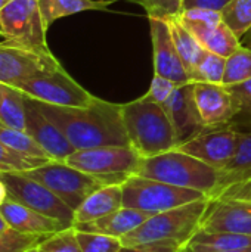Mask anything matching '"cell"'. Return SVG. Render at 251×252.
Returning <instances> with one entry per match:
<instances>
[{
  "label": "cell",
  "mask_w": 251,
  "mask_h": 252,
  "mask_svg": "<svg viewBox=\"0 0 251 252\" xmlns=\"http://www.w3.org/2000/svg\"><path fill=\"white\" fill-rule=\"evenodd\" d=\"M212 198H204L148 217L136 230L121 239L123 245L167 244L185 248L200 230Z\"/></svg>",
  "instance_id": "4"
},
{
  "label": "cell",
  "mask_w": 251,
  "mask_h": 252,
  "mask_svg": "<svg viewBox=\"0 0 251 252\" xmlns=\"http://www.w3.org/2000/svg\"><path fill=\"white\" fill-rule=\"evenodd\" d=\"M36 250L40 252H81L74 227L47 236Z\"/></svg>",
  "instance_id": "34"
},
{
  "label": "cell",
  "mask_w": 251,
  "mask_h": 252,
  "mask_svg": "<svg viewBox=\"0 0 251 252\" xmlns=\"http://www.w3.org/2000/svg\"><path fill=\"white\" fill-rule=\"evenodd\" d=\"M28 252H40V251H37V250L34 248V250H31V251H28Z\"/></svg>",
  "instance_id": "47"
},
{
  "label": "cell",
  "mask_w": 251,
  "mask_h": 252,
  "mask_svg": "<svg viewBox=\"0 0 251 252\" xmlns=\"http://www.w3.org/2000/svg\"><path fill=\"white\" fill-rule=\"evenodd\" d=\"M47 28L38 0H10L0 10V35L9 43L46 50Z\"/></svg>",
  "instance_id": "7"
},
{
  "label": "cell",
  "mask_w": 251,
  "mask_h": 252,
  "mask_svg": "<svg viewBox=\"0 0 251 252\" xmlns=\"http://www.w3.org/2000/svg\"><path fill=\"white\" fill-rule=\"evenodd\" d=\"M231 0H183V9H194V7H201V9H210V10H217L222 12L225 6Z\"/></svg>",
  "instance_id": "41"
},
{
  "label": "cell",
  "mask_w": 251,
  "mask_h": 252,
  "mask_svg": "<svg viewBox=\"0 0 251 252\" xmlns=\"http://www.w3.org/2000/svg\"><path fill=\"white\" fill-rule=\"evenodd\" d=\"M251 78V49L240 46L232 55L226 58L225 75L222 84L232 87Z\"/></svg>",
  "instance_id": "29"
},
{
  "label": "cell",
  "mask_w": 251,
  "mask_h": 252,
  "mask_svg": "<svg viewBox=\"0 0 251 252\" xmlns=\"http://www.w3.org/2000/svg\"><path fill=\"white\" fill-rule=\"evenodd\" d=\"M130 148L141 158H151L178 148L176 133L163 105L139 97L120 105Z\"/></svg>",
  "instance_id": "3"
},
{
  "label": "cell",
  "mask_w": 251,
  "mask_h": 252,
  "mask_svg": "<svg viewBox=\"0 0 251 252\" xmlns=\"http://www.w3.org/2000/svg\"><path fill=\"white\" fill-rule=\"evenodd\" d=\"M228 89L234 97V102H235V106L238 111V117L244 115V117L251 118V78L241 84H237V86H232Z\"/></svg>",
  "instance_id": "37"
},
{
  "label": "cell",
  "mask_w": 251,
  "mask_h": 252,
  "mask_svg": "<svg viewBox=\"0 0 251 252\" xmlns=\"http://www.w3.org/2000/svg\"><path fill=\"white\" fill-rule=\"evenodd\" d=\"M18 90L34 100L58 106H84L96 100V96L81 87L62 65L28 78Z\"/></svg>",
  "instance_id": "8"
},
{
  "label": "cell",
  "mask_w": 251,
  "mask_h": 252,
  "mask_svg": "<svg viewBox=\"0 0 251 252\" xmlns=\"http://www.w3.org/2000/svg\"><path fill=\"white\" fill-rule=\"evenodd\" d=\"M123 207L121 185H104L92 192L75 210V224L102 219Z\"/></svg>",
  "instance_id": "20"
},
{
  "label": "cell",
  "mask_w": 251,
  "mask_h": 252,
  "mask_svg": "<svg viewBox=\"0 0 251 252\" xmlns=\"http://www.w3.org/2000/svg\"><path fill=\"white\" fill-rule=\"evenodd\" d=\"M0 180L7 189V196L25 207L58 220L65 227H74L75 211L43 183L24 173H0Z\"/></svg>",
  "instance_id": "9"
},
{
  "label": "cell",
  "mask_w": 251,
  "mask_h": 252,
  "mask_svg": "<svg viewBox=\"0 0 251 252\" xmlns=\"http://www.w3.org/2000/svg\"><path fill=\"white\" fill-rule=\"evenodd\" d=\"M244 38H246V47L251 49V28H250V31L244 35Z\"/></svg>",
  "instance_id": "44"
},
{
  "label": "cell",
  "mask_w": 251,
  "mask_h": 252,
  "mask_svg": "<svg viewBox=\"0 0 251 252\" xmlns=\"http://www.w3.org/2000/svg\"><path fill=\"white\" fill-rule=\"evenodd\" d=\"M222 173H223V182H222V188H220L219 193L222 190H225L226 188L235 185V183H240V182H244V180L250 179L251 131H241V139H240V145L237 148V152H235L234 158L231 159V162L222 170Z\"/></svg>",
  "instance_id": "26"
},
{
  "label": "cell",
  "mask_w": 251,
  "mask_h": 252,
  "mask_svg": "<svg viewBox=\"0 0 251 252\" xmlns=\"http://www.w3.org/2000/svg\"><path fill=\"white\" fill-rule=\"evenodd\" d=\"M216 198H229V199H241V201H251V177L235 183L229 188H226L225 190H222ZM213 198V199H216Z\"/></svg>",
  "instance_id": "39"
},
{
  "label": "cell",
  "mask_w": 251,
  "mask_h": 252,
  "mask_svg": "<svg viewBox=\"0 0 251 252\" xmlns=\"http://www.w3.org/2000/svg\"><path fill=\"white\" fill-rule=\"evenodd\" d=\"M50 161H41L36 158H28L21 154L13 152L0 142V173H24L40 167Z\"/></svg>",
  "instance_id": "32"
},
{
  "label": "cell",
  "mask_w": 251,
  "mask_h": 252,
  "mask_svg": "<svg viewBox=\"0 0 251 252\" xmlns=\"http://www.w3.org/2000/svg\"><path fill=\"white\" fill-rule=\"evenodd\" d=\"M47 236L25 235L16 230H6L0 235V252H28L40 245Z\"/></svg>",
  "instance_id": "33"
},
{
  "label": "cell",
  "mask_w": 251,
  "mask_h": 252,
  "mask_svg": "<svg viewBox=\"0 0 251 252\" xmlns=\"http://www.w3.org/2000/svg\"><path fill=\"white\" fill-rule=\"evenodd\" d=\"M6 198H7V189H6V186L3 185V182L0 180V207H1V204L6 201Z\"/></svg>",
  "instance_id": "42"
},
{
  "label": "cell",
  "mask_w": 251,
  "mask_h": 252,
  "mask_svg": "<svg viewBox=\"0 0 251 252\" xmlns=\"http://www.w3.org/2000/svg\"><path fill=\"white\" fill-rule=\"evenodd\" d=\"M25 131L47 152L53 161H65L74 146L68 142L64 133L37 108L36 102L25 96Z\"/></svg>",
  "instance_id": "17"
},
{
  "label": "cell",
  "mask_w": 251,
  "mask_h": 252,
  "mask_svg": "<svg viewBox=\"0 0 251 252\" xmlns=\"http://www.w3.org/2000/svg\"><path fill=\"white\" fill-rule=\"evenodd\" d=\"M176 83H173L172 80L163 77V75H158V74H154L152 80H151V86L146 92V94H143L142 97L145 100H149V102H155V103H160V105H164L169 97L173 94L175 89H176Z\"/></svg>",
  "instance_id": "36"
},
{
  "label": "cell",
  "mask_w": 251,
  "mask_h": 252,
  "mask_svg": "<svg viewBox=\"0 0 251 252\" xmlns=\"http://www.w3.org/2000/svg\"><path fill=\"white\" fill-rule=\"evenodd\" d=\"M179 18L183 19V21L201 22V24H209V25H216V24L223 22V19H222V12L210 10V9H201V7L183 9V10L179 13Z\"/></svg>",
  "instance_id": "38"
},
{
  "label": "cell",
  "mask_w": 251,
  "mask_h": 252,
  "mask_svg": "<svg viewBox=\"0 0 251 252\" xmlns=\"http://www.w3.org/2000/svg\"><path fill=\"white\" fill-rule=\"evenodd\" d=\"M146 10L148 16L169 18L176 16L182 12L183 0H129Z\"/></svg>",
  "instance_id": "35"
},
{
  "label": "cell",
  "mask_w": 251,
  "mask_h": 252,
  "mask_svg": "<svg viewBox=\"0 0 251 252\" xmlns=\"http://www.w3.org/2000/svg\"><path fill=\"white\" fill-rule=\"evenodd\" d=\"M9 1H10V0H0V10H1V9H3Z\"/></svg>",
  "instance_id": "46"
},
{
  "label": "cell",
  "mask_w": 251,
  "mask_h": 252,
  "mask_svg": "<svg viewBox=\"0 0 251 252\" xmlns=\"http://www.w3.org/2000/svg\"><path fill=\"white\" fill-rule=\"evenodd\" d=\"M222 19L241 40L251 28V0H231L222 10Z\"/></svg>",
  "instance_id": "30"
},
{
  "label": "cell",
  "mask_w": 251,
  "mask_h": 252,
  "mask_svg": "<svg viewBox=\"0 0 251 252\" xmlns=\"http://www.w3.org/2000/svg\"><path fill=\"white\" fill-rule=\"evenodd\" d=\"M24 174L43 183L74 211L92 192L104 186L93 176L86 174L64 161H50L24 171Z\"/></svg>",
  "instance_id": "10"
},
{
  "label": "cell",
  "mask_w": 251,
  "mask_h": 252,
  "mask_svg": "<svg viewBox=\"0 0 251 252\" xmlns=\"http://www.w3.org/2000/svg\"><path fill=\"white\" fill-rule=\"evenodd\" d=\"M200 230L251 236V201L229 198L212 199Z\"/></svg>",
  "instance_id": "14"
},
{
  "label": "cell",
  "mask_w": 251,
  "mask_h": 252,
  "mask_svg": "<svg viewBox=\"0 0 251 252\" xmlns=\"http://www.w3.org/2000/svg\"><path fill=\"white\" fill-rule=\"evenodd\" d=\"M149 18L152 55H154V74L163 75L178 86L189 83L188 72L175 46L170 27L164 18Z\"/></svg>",
  "instance_id": "13"
},
{
  "label": "cell",
  "mask_w": 251,
  "mask_h": 252,
  "mask_svg": "<svg viewBox=\"0 0 251 252\" xmlns=\"http://www.w3.org/2000/svg\"><path fill=\"white\" fill-rule=\"evenodd\" d=\"M241 131L231 127H212L201 131L191 140L179 145L176 149L192 155L216 170H223L234 158L240 145Z\"/></svg>",
  "instance_id": "12"
},
{
  "label": "cell",
  "mask_w": 251,
  "mask_h": 252,
  "mask_svg": "<svg viewBox=\"0 0 251 252\" xmlns=\"http://www.w3.org/2000/svg\"><path fill=\"white\" fill-rule=\"evenodd\" d=\"M115 0H38L44 22L50 27L56 19L84 10H107Z\"/></svg>",
  "instance_id": "23"
},
{
  "label": "cell",
  "mask_w": 251,
  "mask_h": 252,
  "mask_svg": "<svg viewBox=\"0 0 251 252\" xmlns=\"http://www.w3.org/2000/svg\"><path fill=\"white\" fill-rule=\"evenodd\" d=\"M64 162L93 176L102 185H121L135 174L141 157L130 146H99L75 151Z\"/></svg>",
  "instance_id": "6"
},
{
  "label": "cell",
  "mask_w": 251,
  "mask_h": 252,
  "mask_svg": "<svg viewBox=\"0 0 251 252\" xmlns=\"http://www.w3.org/2000/svg\"><path fill=\"white\" fill-rule=\"evenodd\" d=\"M135 174L172 186L198 190L209 198H215L219 193L223 182L220 170L179 149H172L151 158H141Z\"/></svg>",
  "instance_id": "2"
},
{
  "label": "cell",
  "mask_w": 251,
  "mask_h": 252,
  "mask_svg": "<svg viewBox=\"0 0 251 252\" xmlns=\"http://www.w3.org/2000/svg\"><path fill=\"white\" fill-rule=\"evenodd\" d=\"M226 58L204 50L192 71L189 72V83H210L222 84L225 75Z\"/></svg>",
  "instance_id": "28"
},
{
  "label": "cell",
  "mask_w": 251,
  "mask_h": 252,
  "mask_svg": "<svg viewBox=\"0 0 251 252\" xmlns=\"http://www.w3.org/2000/svg\"><path fill=\"white\" fill-rule=\"evenodd\" d=\"M182 248L167 244H139V245H123L118 252H180Z\"/></svg>",
  "instance_id": "40"
},
{
  "label": "cell",
  "mask_w": 251,
  "mask_h": 252,
  "mask_svg": "<svg viewBox=\"0 0 251 252\" xmlns=\"http://www.w3.org/2000/svg\"><path fill=\"white\" fill-rule=\"evenodd\" d=\"M9 229H10V227H9V224L6 223V220H4V219H3V216L0 214V235H1V233H4V232H6V230H9Z\"/></svg>",
  "instance_id": "43"
},
{
  "label": "cell",
  "mask_w": 251,
  "mask_h": 252,
  "mask_svg": "<svg viewBox=\"0 0 251 252\" xmlns=\"http://www.w3.org/2000/svg\"><path fill=\"white\" fill-rule=\"evenodd\" d=\"M0 214L3 216V219L6 220V223L9 224L12 230L21 232L25 235L50 236L64 229H70V227H65L58 220L46 217L9 196L1 204Z\"/></svg>",
  "instance_id": "18"
},
{
  "label": "cell",
  "mask_w": 251,
  "mask_h": 252,
  "mask_svg": "<svg viewBox=\"0 0 251 252\" xmlns=\"http://www.w3.org/2000/svg\"><path fill=\"white\" fill-rule=\"evenodd\" d=\"M0 124L25 131V94L0 83Z\"/></svg>",
  "instance_id": "25"
},
{
  "label": "cell",
  "mask_w": 251,
  "mask_h": 252,
  "mask_svg": "<svg viewBox=\"0 0 251 252\" xmlns=\"http://www.w3.org/2000/svg\"><path fill=\"white\" fill-rule=\"evenodd\" d=\"M121 190L123 207L142 211L148 216L160 214L209 198L198 190L172 186L169 183L141 177L136 174H132L121 183Z\"/></svg>",
  "instance_id": "5"
},
{
  "label": "cell",
  "mask_w": 251,
  "mask_h": 252,
  "mask_svg": "<svg viewBox=\"0 0 251 252\" xmlns=\"http://www.w3.org/2000/svg\"><path fill=\"white\" fill-rule=\"evenodd\" d=\"M194 97L203 124L207 128L229 126L238 117L234 97L223 84L194 83Z\"/></svg>",
  "instance_id": "16"
},
{
  "label": "cell",
  "mask_w": 251,
  "mask_h": 252,
  "mask_svg": "<svg viewBox=\"0 0 251 252\" xmlns=\"http://www.w3.org/2000/svg\"><path fill=\"white\" fill-rule=\"evenodd\" d=\"M61 65L50 49H33L9 41L0 43V83L19 87L28 78Z\"/></svg>",
  "instance_id": "11"
},
{
  "label": "cell",
  "mask_w": 251,
  "mask_h": 252,
  "mask_svg": "<svg viewBox=\"0 0 251 252\" xmlns=\"http://www.w3.org/2000/svg\"><path fill=\"white\" fill-rule=\"evenodd\" d=\"M34 102L44 117L64 133L75 151L99 146H130L120 105L117 103L99 97L84 106H58Z\"/></svg>",
  "instance_id": "1"
},
{
  "label": "cell",
  "mask_w": 251,
  "mask_h": 252,
  "mask_svg": "<svg viewBox=\"0 0 251 252\" xmlns=\"http://www.w3.org/2000/svg\"><path fill=\"white\" fill-rule=\"evenodd\" d=\"M172 126L176 133L178 146L198 136L207 127L203 124L200 117L195 97H194V83H186L176 86L173 94L163 105Z\"/></svg>",
  "instance_id": "15"
},
{
  "label": "cell",
  "mask_w": 251,
  "mask_h": 252,
  "mask_svg": "<svg viewBox=\"0 0 251 252\" xmlns=\"http://www.w3.org/2000/svg\"><path fill=\"white\" fill-rule=\"evenodd\" d=\"M0 142L16 154L41 161H53L47 152L24 130L4 127L0 124Z\"/></svg>",
  "instance_id": "27"
},
{
  "label": "cell",
  "mask_w": 251,
  "mask_h": 252,
  "mask_svg": "<svg viewBox=\"0 0 251 252\" xmlns=\"http://www.w3.org/2000/svg\"><path fill=\"white\" fill-rule=\"evenodd\" d=\"M180 21L195 35V38L201 43V46L206 50H210L216 55L228 58L241 46L240 38L228 28V25L225 22H220L216 25H209V24L183 21V19H180Z\"/></svg>",
  "instance_id": "21"
},
{
  "label": "cell",
  "mask_w": 251,
  "mask_h": 252,
  "mask_svg": "<svg viewBox=\"0 0 251 252\" xmlns=\"http://www.w3.org/2000/svg\"><path fill=\"white\" fill-rule=\"evenodd\" d=\"M180 252H192V251H188V250H182ZM207 252H251V248H247V250H240V251H207Z\"/></svg>",
  "instance_id": "45"
},
{
  "label": "cell",
  "mask_w": 251,
  "mask_h": 252,
  "mask_svg": "<svg viewBox=\"0 0 251 252\" xmlns=\"http://www.w3.org/2000/svg\"><path fill=\"white\" fill-rule=\"evenodd\" d=\"M247 248H251V236L206 230H198L185 247V250L192 252L240 251Z\"/></svg>",
  "instance_id": "22"
},
{
  "label": "cell",
  "mask_w": 251,
  "mask_h": 252,
  "mask_svg": "<svg viewBox=\"0 0 251 252\" xmlns=\"http://www.w3.org/2000/svg\"><path fill=\"white\" fill-rule=\"evenodd\" d=\"M148 217H151V216H148L142 211L121 207L120 210H117L102 219H98V220H93L89 223L75 224L74 229L123 239L129 233L136 230Z\"/></svg>",
  "instance_id": "19"
},
{
  "label": "cell",
  "mask_w": 251,
  "mask_h": 252,
  "mask_svg": "<svg viewBox=\"0 0 251 252\" xmlns=\"http://www.w3.org/2000/svg\"><path fill=\"white\" fill-rule=\"evenodd\" d=\"M170 27V31H172V37H173V41H175V46L180 55V59L185 65V69L188 72V77H189V72L192 71V68L195 66V63L198 62V59L201 58L203 52L206 50L201 43L195 38V35L182 24V21L179 19V16H169V18H164Z\"/></svg>",
  "instance_id": "24"
},
{
  "label": "cell",
  "mask_w": 251,
  "mask_h": 252,
  "mask_svg": "<svg viewBox=\"0 0 251 252\" xmlns=\"http://www.w3.org/2000/svg\"><path fill=\"white\" fill-rule=\"evenodd\" d=\"M74 230L81 252H118L123 248V242L118 238H112L101 233L83 232L77 229Z\"/></svg>",
  "instance_id": "31"
}]
</instances>
